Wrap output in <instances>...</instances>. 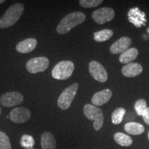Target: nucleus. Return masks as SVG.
I'll return each mask as SVG.
<instances>
[{"instance_id": "obj_1", "label": "nucleus", "mask_w": 149, "mask_h": 149, "mask_svg": "<svg viewBox=\"0 0 149 149\" xmlns=\"http://www.w3.org/2000/svg\"><path fill=\"white\" fill-rule=\"evenodd\" d=\"M86 15L81 12H74L68 14L59 22L57 27V32L60 35L66 34L74 27L83 23Z\"/></svg>"}, {"instance_id": "obj_2", "label": "nucleus", "mask_w": 149, "mask_h": 149, "mask_svg": "<svg viewBox=\"0 0 149 149\" xmlns=\"http://www.w3.org/2000/svg\"><path fill=\"white\" fill-rule=\"evenodd\" d=\"M24 10V6L22 3H16L9 7L0 19V28L7 29L13 26L21 17Z\"/></svg>"}, {"instance_id": "obj_3", "label": "nucleus", "mask_w": 149, "mask_h": 149, "mask_svg": "<svg viewBox=\"0 0 149 149\" xmlns=\"http://www.w3.org/2000/svg\"><path fill=\"white\" fill-rule=\"evenodd\" d=\"M84 113L86 117L89 120L93 121V128L100 130L104 124V115L102 110L93 104H87L84 107Z\"/></svg>"}, {"instance_id": "obj_4", "label": "nucleus", "mask_w": 149, "mask_h": 149, "mask_svg": "<svg viewBox=\"0 0 149 149\" xmlns=\"http://www.w3.org/2000/svg\"><path fill=\"white\" fill-rule=\"evenodd\" d=\"M74 64L70 61H62L57 64L52 70V76L57 80L68 79L74 71Z\"/></svg>"}, {"instance_id": "obj_5", "label": "nucleus", "mask_w": 149, "mask_h": 149, "mask_svg": "<svg viewBox=\"0 0 149 149\" xmlns=\"http://www.w3.org/2000/svg\"><path fill=\"white\" fill-rule=\"evenodd\" d=\"M78 88H79V84L77 83H74L70 86L67 87L59 97L57 100L58 107L60 108L61 110L68 109L71 105L74 97L76 96Z\"/></svg>"}, {"instance_id": "obj_6", "label": "nucleus", "mask_w": 149, "mask_h": 149, "mask_svg": "<svg viewBox=\"0 0 149 149\" xmlns=\"http://www.w3.org/2000/svg\"><path fill=\"white\" fill-rule=\"evenodd\" d=\"M49 66V60L46 57H38L31 59L26 64V69L32 74L44 72Z\"/></svg>"}, {"instance_id": "obj_7", "label": "nucleus", "mask_w": 149, "mask_h": 149, "mask_svg": "<svg viewBox=\"0 0 149 149\" xmlns=\"http://www.w3.org/2000/svg\"><path fill=\"white\" fill-rule=\"evenodd\" d=\"M24 96L21 93L12 91L3 93L0 97V104L4 107L10 108L16 107L23 102Z\"/></svg>"}, {"instance_id": "obj_8", "label": "nucleus", "mask_w": 149, "mask_h": 149, "mask_svg": "<svg viewBox=\"0 0 149 149\" xmlns=\"http://www.w3.org/2000/svg\"><path fill=\"white\" fill-rule=\"evenodd\" d=\"M88 70L91 76L100 82H105L108 79V72L98 61H92L89 63Z\"/></svg>"}, {"instance_id": "obj_9", "label": "nucleus", "mask_w": 149, "mask_h": 149, "mask_svg": "<svg viewBox=\"0 0 149 149\" xmlns=\"http://www.w3.org/2000/svg\"><path fill=\"white\" fill-rule=\"evenodd\" d=\"M115 15V11L113 8L104 7L95 10L92 13V18L97 24H104L113 20Z\"/></svg>"}, {"instance_id": "obj_10", "label": "nucleus", "mask_w": 149, "mask_h": 149, "mask_svg": "<svg viewBox=\"0 0 149 149\" xmlns=\"http://www.w3.org/2000/svg\"><path fill=\"white\" fill-rule=\"evenodd\" d=\"M31 112L25 107L15 108L10 111L9 117L13 122L16 124H22L31 119Z\"/></svg>"}, {"instance_id": "obj_11", "label": "nucleus", "mask_w": 149, "mask_h": 149, "mask_svg": "<svg viewBox=\"0 0 149 149\" xmlns=\"http://www.w3.org/2000/svg\"><path fill=\"white\" fill-rule=\"evenodd\" d=\"M128 18L130 23L133 24L137 28L145 26L147 22L146 15L137 7L130 9L128 13Z\"/></svg>"}, {"instance_id": "obj_12", "label": "nucleus", "mask_w": 149, "mask_h": 149, "mask_svg": "<svg viewBox=\"0 0 149 149\" xmlns=\"http://www.w3.org/2000/svg\"><path fill=\"white\" fill-rule=\"evenodd\" d=\"M130 45H131V40L129 37H121L120 39H119L118 40L112 44L110 48V51L113 54L122 53L128 49V47Z\"/></svg>"}, {"instance_id": "obj_13", "label": "nucleus", "mask_w": 149, "mask_h": 149, "mask_svg": "<svg viewBox=\"0 0 149 149\" xmlns=\"http://www.w3.org/2000/svg\"><path fill=\"white\" fill-rule=\"evenodd\" d=\"M112 97V91L109 89H105L96 93L93 96L91 102L93 105L96 107H100L107 104L111 100Z\"/></svg>"}, {"instance_id": "obj_14", "label": "nucleus", "mask_w": 149, "mask_h": 149, "mask_svg": "<svg viewBox=\"0 0 149 149\" xmlns=\"http://www.w3.org/2000/svg\"><path fill=\"white\" fill-rule=\"evenodd\" d=\"M37 40L35 38H28L19 42L16 46V50L20 53H29L36 48Z\"/></svg>"}, {"instance_id": "obj_15", "label": "nucleus", "mask_w": 149, "mask_h": 149, "mask_svg": "<svg viewBox=\"0 0 149 149\" xmlns=\"http://www.w3.org/2000/svg\"><path fill=\"white\" fill-rule=\"evenodd\" d=\"M143 68L138 63H130L123 66L122 72L123 75L127 77H134L141 73Z\"/></svg>"}, {"instance_id": "obj_16", "label": "nucleus", "mask_w": 149, "mask_h": 149, "mask_svg": "<svg viewBox=\"0 0 149 149\" xmlns=\"http://www.w3.org/2000/svg\"><path fill=\"white\" fill-rule=\"evenodd\" d=\"M42 149H56L57 144L54 136L49 132H44L41 136Z\"/></svg>"}, {"instance_id": "obj_17", "label": "nucleus", "mask_w": 149, "mask_h": 149, "mask_svg": "<svg viewBox=\"0 0 149 149\" xmlns=\"http://www.w3.org/2000/svg\"><path fill=\"white\" fill-rule=\"evenodd\" d=\"M138 51L135 48H130L122 53L120 56V61L122 64H130L137 58L138 56Z\"/></svg>"}, {"instance_id": "obj_18", "label": "nucleus", "mask_w": 149, "mask_h": 149, "mask_svg": "<svg viewBox=\"0 0 149 149\" xmlns=\"http://www.w3.org/2000/svg\"><path fill=\"white\" fill-rule=\"evenodd\" d=\"M124 130L126 133L133 135H139L144 132L145 128L142 124L137 122H128L124 125Z\"/></svg>"}, {"instance_id": "obj_19", "label": "nucleus", "mask_w": 149, "mask_h": 149, "mask_svg": "<svg viewBox=\"0 0 149 149\" xmlns=\"http://www.w3.org/2000/svg\"><path fill=\"white\" fill-rule=\"evenodd\" d=\"M114 140L116 141L117 144L122 146L128 147L133 144V139L130 136L123 133H120V132L115 134Z\"/></svg>"}, {"instance_id": "obj_20", "label": "nucleus", "mask_w": 149, "mask_h": 149, "mask_svg": "<svg viewBox=\"0 0 149 149\" xmlns=\"http://www.w3.org/2000/svg\"><path fill=\"white\" fill-rule=\"evenodd\" d=\"M113 35V31L110 29H104L94 33V40L97 42H103L111 38Z\"/></svg>"}, {"instance_id": "obj_21", "label": "nucleus", "mask_w": 149, "mask_h": 149, "mask_svg": "<svg viewBox=\"0 0 149 149\" xmlns=\"http://www.w3.org/2000/svg\"><path fill=\"white\" fill-rule=\"evenodd\" d=\"M126 110L124 108H118L113 111L111 116L112 122L113 124L117 125L122 123L124 119V115L126 114Z\"/></svg>"}, {"instance_id": "obj_22", "label": "nucleus", "mask_w": 149, "mask_h": 149, "mask_svg": "<svg viewBox=\"0 0 149 149\" xmlns=\"http://www.w3.org/2000/svg\"><path fill=\"white\" fill-rule=\"evenodd\" d=\"M20 144L22 147L25 148H33L35 145V139L33 136L29 135H22Z\"/></svg>"}, {"instance_id": "obj_23", "label": "nucleus", "mask_w": 149, "mask_h": 149, "mask_svg": "<svg viewBox=\"0 0 149 149\" xmlns=\"http://www.w3.org/2000/svg\"><path fill=\"white\" fill-rule=\"evenodd\" d=\"M0 149H12L8 136L2 131H0Z\"/></svg>"}, {"instance_id": "obj_24", "label": "nucleus", "mask_w": 149, "mask_h": 149, "mask_svg": "<svg viewBox=\"0 0 149 149\" xmlns=\"http://www.w3.org/2000/svg\"><path fill=\"white\" fill-rule=\"evenodd\" d=\"M102 2H103L102 0H80L79 1L80 6L86 8L97 7Z\"/></svg>"}, {"instance_id": "obj_25", "label": "nucleus", "mask_w": 149, "mask_h": 149, "mask_svg": "<svg viewBox=\"0 0 149 149\" xmlns=\"http://www.w3.org/2000/svg\"><path fill=\"white\" fill-rule=\"evenodd\" d=\"M147 108L146 102L143 99L138 100L135 104V110L137 114L139 116H142L143 113Z\"/></svg>"}, {"instance_id": "obj_26", "label": "nucleus", "mask_w": 149, "mask_h": 149, "mask_svg": "<svg viewBox=\"0 0 149 149\" xmlns=\"http://www.w3.org/2000/svg\"><path fill=\"white\" fill-rule=\"evenodd\" d=\"M143 120L146 124L149 125V107H147L142 115Z\"/></svg>"}, {"instance_id": "obj_27", "label": "nucleus", "mask_w": 149, "mask_h": 149, "mask_svg": "<svg viewBox=\"0 0 149 149\" xmlns=\"http://www.w3.org/2000/svg\"><path fill=\"white\" fill-rule=\"evenodd\" d=\"M4 0H0V4H1V3H3V2H4Z\"/></svg>"}, {"instance_id": "obj_28", "label": "nucleus", "mask_w": 149, "mask_h": 149, "mask_svg": "<svg viewBox=\"0 0 149 149\" xmlns=\"http://www.w3.org/2000/svg\"><path fill=\"white\" fill-rule=\"evenodd\" d=\"M147 33H148V34H149V28H148V29H147Z\"/></svg>"}, {"instance_id": "obj_29", "label": "nucleus", "mask_w": 149, "mask_h": 149, "mask_svg": "<svg viewBox=\"0 0 149 149\" xmlns=\"http://www.w3.org/2000/svg\"><path fill=\"white\" fill-rule=\"evenodd\" d=\"M25 149H35L34 148H25Z\"/></svg>"}, {"instance_id": "obj_30", "label": "nucleus", "mask_w": 149, "mask_h": 149, "mask_svg": "<svg viewBox=\"0 0 149 149\" xmlns=\"http://www.w3.org/2000/svg\"><path fill=\"white\" fill-rule=\"evenodd\" d=\"M148 139H149V132H148Z\"/></svg>"}, {"instance_id": "obj_31", "label": "nucleus", "mask_w": 149, "mask_h": 149, "mask_svg": "<svg viewBox=\"0 0 149 149\" xmlns=\"http://www.w3.org/2000/svg\"><path fill=\"white\" fill-rule=\"evenodd\" d=\"M0 113H1V108H0Z\"/></svg>"}]
</instances>
